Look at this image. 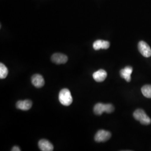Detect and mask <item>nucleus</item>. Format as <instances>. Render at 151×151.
Returning a JSON list of instances; mask_svg holds the SVG:
<instances>
[{"mask_svg":"<svg viewBox=\"0 0 151 151\" xmlns=\"http://www.w3.org/2000/svg\"><path fill=\"white\" fill-rule=\"evenodd\" d=\"M114 111V107L111 104H104L102 103H97L93 108L94 113L97 115H101L104 112H106L108 114L111 113Z\"/></svg>","mask_w":151,"mask_h":151,"instance_id":"obj_1","label":"nucleus"},{"mask_svg":"<svg viewBox=\"0 0 151 151\" xmlns=\"http://www.w3.org/2000/svg\"><path fill=\"white\" fill-rule=\"evenodd\" d=\"M8 69L4 64L0 63V78L4 79L8 75Z\"/></svg>","mask_w":151,"mask_h":151,"instance_id":"obj_14","label":"nucleus"},{"mask_svg":"<svg viewBox=\"0 0 151 151\" xmlns=\"http://www.w3.org/2000/svg\"><path fill=\"white\" fill-rule=\"evenodd\" d=\"M32 103L30 100H20L16 103V108L18 109L27 111L29 110L32 106Z\"/></svg>","mask_w":151,"mask_h":151,"instance_id":"obj_10","label":"nucleus"},{"mask_svg":"<svg viewBox=\"0 0 151 151\" xmlns=\"http://www.w3.org/2000/svg\"><path fill=\"white\" fill-rule=\"evenodd\" d=\"M133 72V68L130 66L125 67L120 71V76L124 78L127 82H129L131 81V75Z\"/></svg>","mask_w":151,"mask_h":151,"instance_id":"obj_9","label":"nucleus"},{"mask_svg":"<svg viewBox=\"0 0 151 151\" xmlns=\"http://www.w3.org/2000/svg\"><path fill=\"white\" fill-rule=\"evenodd\" d=\"M40 150L42 151H52L53 150V145L47 139H41L38 143Z\"/></svg>","mask_w":151,"mask_h":151,"instance_id":"obj_7","label":"nucleus"},{"mask_svg":"<svg viewBox=\"0 0 151 151\" xmlns=\"http://www.w3.org/2000/svg\"><path fill=\"white\" fill-rule=\"evenodd\" d=\"M141 91L145 97L151 99V85H147L143 86L141 88Z\"/></svg>","mask_w":151,"mask_h":151,"instance_id":"obj_13","label":"nucleus"},{"mask_svg":"<svg viewBox=\"0 0 151 151\" xmlns=\"http://www.w3.org/2000/svg\"><path fill=\"white\" fill-rule=\"evenodd\" d=\"M51 60L53 63L57 65L65 64L68 60V57L65 54L57 53L52 55Z\"/></svg>","mask_w":151,"mask_h":151,"instance_id":"obj_6","label":"nucleus"},{"mask_svg":"<svg viewBox=\"0 0 151 151\" xmlns=\"http://www.w3.org/2000/svg\"><path fill=\"white\" fill-rule=\"evenodd\" d=\"M110 132L105 130H100L95 136V140L96 142H104L111 138Z\"/></svg>","mask_w":151,"mask_h":151,"instance_id":"obj_4","label":"nucleus"},{"mask_svg":"<svg viewBox=\"0 0 151 151\" xmlns=\"http://www.w3.org/2000/svg\"><path fill=\"white\" fill-rule=\"evenodd\" d=\"M133 116L137 120L139 121L141 124L147 125L151 123V119L150 118L142 109H138L136 110L133 113Z\"/></svg>","mask_w":151,"mask_h":151,"instance_id":"obj_3","label":"nucleus"},{"mask_svg":"<svg viewBox=\"0 0 151 151\" xmlns=\"http://www.w3.org/2000/svg\"><path fill=\"white\" fill-rule=\"evenodd\" d=\"M11 151H20L21 150L20 148L17 147V146H14L12 149H11Z\"/></svg>","mask_w":151,"mask_h":151,"instance_id":"obj_15","label":"nucleus"},{"mask_svg":"<svg viewBox=\"0 0 151 151\" xmlns=\"http://www.w3.org/2000/svg\"><path fill=\"white\" fill-rule=\"evenodd\" d=\"M139 51L143 56L148 58L151 56V49L148 44L144 41H140L138 45Z\"/></svg>","mask_w":151,"mask_h":151,"instance_id":"obj_5","label":"nucleus"},{"mask_svg":"<svg viewBox=\"0 0 151 151\" xmlns=\"http://www.w3.org/2000/svg\"><path fill=\"white\" fill-rule=\"evenodd\" d=\"M110 47V43L108 41L97 40L93 44V48L95 50H98L101 49H107Z\"/></svg>","mask_w":151,"mask_h":151,"instance_id":"obj_12","label":"nucleus"},{"mask_svg":"<svg viewBox=\"0 0 151 151\" xmlns=\"http://www.w3.org/2000/svg\"><path fill=\"white\" fill-rule=\"evenodd\" d=\"M93 78L98 82L104 81L107 77V72L104 70H99L93 73Z\"/></svg>","mask_w":151,"mask_h":151,"instance_id":"obj_11","label":"nucleus"},{"mask_svg":"<svg viewBox=\"0 0 151 151\" xmlns=\"http://www.w3.org/2000/svg\"><path fill=\"white\" fill-rule=\"evenodd\" d=\"M59 100L61 104L64 106L70 105L73 101L70 91L67 88L62 89L59 93Z\"/></svg>","mask_w":151,"mask_h":151,"instance_id":"obj_2","label":"nucleus"},{"mask_svg":"<svg viewBox=\"0 0 151 151\" xmlns=\"http://www.w3.org/2000/svg\"><path fill=\"white\" fill-rule=\"evenodd\" d=\"M32 84L37 88H40L43 86L45 83L43 76L39 74H35L32 77Z\"/></svg>","mask_w":151,"mask_h":151,"instance_id":"obj_8","label":"nucleus"}]
</instances>
